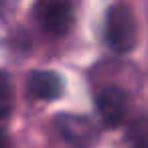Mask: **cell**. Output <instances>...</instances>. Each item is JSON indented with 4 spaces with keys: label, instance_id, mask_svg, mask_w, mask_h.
Returning a JSON list of instances; mask_svg holds the SVG:
<instances>
[{
    "label": "cell",
    "instance_id": "1",
    "mask_svg": "<svg viewBox=\"0 0 148 148\" xmlns=\"http://www.w3.org/2000/svg\"><path fill=\"white\" fill-rule=\"evenodd\" d=\"M138 39L136 18L126 4H114L106 14V41L116 53H128Z\"/></svg>",
    "mask_w": 148,
    "mask_h": 148
},
{
    "label": "cell",
    "instance_id": "2",
    "mask_svg": "<svg viewBox=\"0 0 148 148\" xmlns=\"http://www.w3.org/2000/svg\"><path fill=\"white\" fill-rule=\"evenodd\" d=\"M35 14L49 35L61 37L73 25V0H37Z\"/></svg>",
    "mask_w": 148,
    "mask_h": 148
},
{
    "label": "cell",
    "instance_id": "3",
    "mask_svg": "<svg viewBox=\"0 0 148 148\" xmlns=\"http://www.w3.org/2000/svg\"><path fill=\"white\" fill-rule=\"evenodd\" d=\"M55 130L57 134L67 142L75 146H85L97 140V128L89 118L73 116V114H61L55 118Z\"/></svg>",
    "mask_w": 148,
    "mask_h": 148
},
{
    "label": "cell",
    "instance_id": "4",
    "mask_svg": "<svg viewBox=\"0 0 148 148\" xmlns=\"http://www.w3.org/2000/svg\"><path fill=\"white\" fill-rule=\"evenodd\" d=\"M97 112L106 126H118L128 114V95L120 87H106L97 95Z\"/></svg>",
    "mask_w": 148,
    "mask_h": 148
},
{
    "label": "cell",
    "instance_id": "5",
    "mask_svg": "<svg viewBox=\"0 0 148 148\" xmlns=\"http://www.w3.org/2000/svg\"><path fill=\"white\" fill-rule=\"evenodd\" d=\"M29 93L43 101L57 99L63 93V81L53 71H35L29 77Z\"/></svg>",
    "mask_w": 148,
    "mask_h": 148
},
{
    "label": "cell",
    "instance_id": "6",
    "mask_svg": "<svg viewBox=\"0 0 148 148\" xmlns=\"http://www.w3.org/2000/svg\"><path fill=\"white\" fill-rule=\"evenodd\" d=\"M14 106V87L8 73L0 71V120L10 116Z\"/></svg>",
    "mask_w": 148,
    "mask_h": 148
},
{
    "label": "cell",
    "instance_id": "7",
    "mask_svg": "<svg viewBox=\"0 0 148 148\" xmlns=\"http://www.w3.org/2000/svg\"><path fill=\"white\" fill-rule=\"evenodd\" d=\"M0 144H2V138H0Z\"/></svg>",
    "mask_w": 148,
    "mask_h": 148
}]
</instances>
